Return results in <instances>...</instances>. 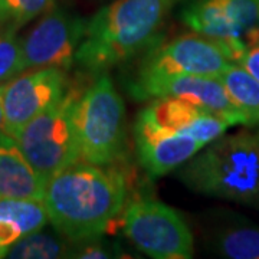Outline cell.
Here are the masks:
<instances>
[{
    "instance_id": "cell-11",
    "label": "cell",
    "mask_w": 259,
    "mask_h": 259,
    "mask_svg": "<svg viewBox=\"0 0 259 259\" xmlns=\"http://www.w3.org/2000/svg\"><path fill=\"white\" fill-rule=\"evenodd\" d=\"M130 94L136 100L176 97L210 111L232 125H246V120L232 102L219 78L200 75H177L143 83H131Z\"/></svg>"
},
{
    "instance_id": "cell-1",
    "label": "cell",
    "mask_w": 259,
    "mask_h": 259,
    "mask_svg": "<svg viewBox=\"0 0 259 259\" xmlns=\"http://www.w3.org/2000/svg\"><path fill=\"white\" fill-rule=\"evenodd\" d=\"M125 193L120 171L76 161L48 180L44 203L55 231L76 243L98 239L120 218Z\"/></svg>"
},
{
    "instance_id": "cell-5",
    "label": "cell",
    "mask_w": 259,
    "mask_h": 259,
    "mask_svg": "<svg viewBox=\"0 0 259 259\" xmlns=\"http://www.w3.org/2000/svg\"><path fill=\"white\" fill-rule=\"evenodd\" d=\"M78 97L75 91H66L59 101L29 121L15 137L30 166L45 182L81 160L74 122Z\"/></svg>"
},
{
    "instance_id": "cell-12",
    "label": "cell",
    "mask_w": 259,
    "mask_h": 259,
    "mask_svg": "<svg viewBox=\"0 0 259 259\" xmlns=\"http://www.w3.org/2000/svg\"><path fill=\"white\" fill-rule=\"evenodd\" d=\"M134 141L140 164L153 179L183 166L204 147L189 136L161 128L151 120L146 108L140 111L134 122Z\"/></svg>"
},
{
    "instance_id": "cell-13",
    "label": "cell",
    "mask_w": 259,
    "mask_h": 259,
    "mask_svg": "<svg viewBox=\"0 0 259 259\" xmlns=\"http://www.w3.org/2000/svg\"><path fill=\"white\" fill-rule=\"evenodd\" d=\"M146 111L161 128L189 136L203 146L222 137L231 127L222 117L176 97H160Z\"/></svg>"
},
{
    "instance_id": "cell-22",
    "label": "cell",
    "mask_w": 259,
    "mask_h": 259,
    "mask_svg": "<svg viewBox=\"0 0 259 259\" xmlns=\"http://www.w3.org/2000/svg\"><path fill=\"white\" fill-rule=\"evenodd\" d=\"M241 66H243L248 72H249L256 81L259 82V42L249 47L243 54L241 58L238 59V62Z\"/></svg>"
},
{
    "instance_id": "cell-17",
    "label": "cell",
    "mask_w": 259,
    "mask_h": 259,
    "mask_svg": "<svg viewBox=\"0 0 259 259\" xmlns=\"http://www.w3.org/2000/svg\"><path fill=\"white\" fill-rule=\"evenodd\" d=\"M214 252L231 259H259V226L229 225L213 236Z\"/></svg>"
},
{
    "instance_id": "cell-16",
    "label": "cell",
    "mask_w": 259,
    "mask_h": 259,
    "mask_svg": "<svg viewBox=\"0 0 259 259\" xmlns=\"http://www.w3.org/2000/svg\"><path fill=\"white\" fill-rule=\"evenodd\" d=\"M232 102L243 114L246 125H259V82L239 64L231 62L219 76Z\"/></svg>"
},
{
    "instance_id": "cell-8",
    "label": "cell",
    "mask_w": 259,
    "mask_h": 259,
    "mask_svg": "<svg viewBox=\"0 0 259 259\" xmlns=\"http://www.w3.org/2000/svg\"><path fill=\"white\" fill-rule=\"evenodd\" d=\"M231 59L214 40L197 33L182 35L164 45L151 47L131 83H143L177 75L219 78ZM130 83V85H131Z\"/></svg>"
},
{
    "instance_id": "cell-25",
    "label": "cell",
    "mask_w": 259,
    "mask_h": 259,
    "mask_svg": "<svg viewBox=\"0 0 259 259\" xmlns=\"http://www.w3.org/2000/svg\"><path fill=\"white\" fill-rule=\"evenodd\" d=\"M258 137H259V131H258Z\"/></svg>"
},
{
    "instance_id": "cell-18",
    "label": "cell",
    "mask_w": 259,
    "mask_h": 259,
    "mask_svg": "<svg viewBox=\"0 0 259 259\" xmlns=\"http://www.w3.org/2000/svg\"><path fill=\"white\" fill-rule=\"evenodd\" d=\"M69 241L58 232V235L36 231L23 236L8 248L6 258L15 259H52L72 256Z\"/></svg>"
},
{
    "instance_id": "cell-21",
    "label": "cell",
    "mask_w": 259,
    "mask_h": 259,
    "mask_svg": "<svg viewBox=\"0 0 259 259\" xmlns=\"http://www.w3.org/2000/svg\"><path fill=\"white\" fill-rule=\"evenodd\" d=\"M82 243V248H79L78 250H74L72 252V258H82V259H94V258H112L115 256L112 253V250H110L108 248H105L102 243L100 242H91L90 241H83L79 242Z\"/></svg>"
},
{
    "instance_id": "cell-7",
    "label": "cell",
    "mask_w": 259,
    "mask_h": 259,
    "mask_svg": "<svg viewBox=\"0 0 259 259\" xmlns=\"http://www.w3.org/2000/svg\"><path fill=\"white\" fill-rule=\"evenodd\" d=\"M124 235L156 259L193 256V235L182 214L154 199H136L121 213Z\"/></svg>"
},
{
    "instance_id": "cell-6",
    "label": "cell",
    "mask_w": 259,
    "mask_h": 259,
    "mask_svg": "<svg viewBox=\"0 0 259 259\" xmlns=\"http://www.w3.org/2000/svg\"><path fill=\"white\" fill-rule=\"evenodd\" d=\"M180 19L214 40L232 62L259 42V0H186Z\"/></svg>"
},
{
    "instance_id": "cell-23",
    "label": "cell",
    "mask_w": 259,
    "mask_h": 259,
    "mask_svg": "<svg viewBox=\"0 0 259 259\" xmlns=\"http://www.w3.org/2000/svg\"><path fill=\"white\" fill-rule=\"evenodd\" d=\"M0 133H5V108H3V85H0Z\"/></svg>"
},
{
    "instance_id": "cell-3",
    "label": "cell",
    "mask_w": 259,
    "mask_h": 259,
    "mask_svg": "<svg viewBox=\"0 0 259 259\" xmlns=\"http://www.w3.org/2000/svg\"><path fill=\"white\" fill-rule=\"evenodd\" d=\"M190 190L259 209V137L249 131L222 136L179 167Z\"/></svg>"
},
{
    "instance_id": "cell-9",
    "label": "cell",
    "mask_w": 259,
    "mask_h": 259,
    "mask_svg": "<svg viewBox=\"0 0 259 259\" xmlns=\"http://www.w3.org/2000/svg\"><path fill=\"white\" fill-rule=\"evenodd\" d=\"M87 22L61 9H51L22 39L23 71L58 68L68 71L75 62Z\"/></svg>"
},
{
    "instance_id": "cell-10",
    "label": "cell",
    "mask_w": 259,
    "mask_h": 259,
    "mask_svg": "<svg viewBox=\"0 0 259 259\" xmlns=\"http://www.w3.org/2000/svg\"><path fill=\"white\" fill-rule=\"evenodd\" d=\"M66 91V75L65 71L58 68L25 71L5 83V133L15 139L29 121L51 108Z\"/></svg>"
},
{
    "instance_id": "cell-19",
    "label": "cell",
    "mask_w": 259,
    "mask_h": 259,
    "mask_svg": "<svg viewBox=\"0 0 259 259\" xmlns=\"http://www.w3.org/2000/svg\"><path fill=\"white\" fill-rule=\"evenodd\" d=\"M18 28L8 25L0 33V85L16 78L23 71L22 39L16 33Z\"/></svg>"
},
{
    "instance_id": "cell-14",
    "label": "cell",
    "mask_w": 259,
    "mask_h": 259,
    "mask_svg": "<svg viewBox=\"0 0 259 259\" xmlns=\"http://www.w3.org/2000/svg\"><path fill=\"white\" fill-rule=\"evenodd\" d=\"M47 182L30 166L16 139L0 133V197L44 199Z\"/></svg>"
},
{
    "instance_id": "cell-26",
    "label": "cell",
    "mask_w": 259,
    "mask_h": 259,
    "mask_svg": "<svg viewBox=\"0 0 259 259\" xmlns=\"http://www.w3.org/2000/svg\"><path fill=\"white\" fill-rule=\"evenodd\" d=\"M0 20H2V19H0Z\"/></svg>"
},
{
    "instance_id": "cell-15",
    "label": "cell",
    "mask_w": 259,
    "mask_h": 259,
    "mask_svg": "<svg viewBox=\"0 0 259 259\" xmlns=\"http://www.w3.org/2000/svg\"><path fill=\"white\" fill-rule=\"evenodd\" d=\"M49 222L44 199L0 197V246L9 248L15 242Z\"/></svg>"
},
{
    "instance_id": "cell-4",
    "label": "cell",
    "mask_w": 259,
    "mask_h": 259,
    "mask_svg": "<svg viewBox=\"0 0 259 259\" xmlns=\"http://www.w3.org/2000/svg\"><path fill=\"white\" fill-rule=\"evenodd\" d=\"M74 122L81 160L108 166L125 146V105L111 78L100 74L75 104Z\"/></svg>"
},
{
    "instance_id": "cell-20",
    "label": "cell",
    "mask_w": 259,
    "mask_h": 259,
    "mask_svg": "<svg viewBox=\"0 0 259 259\" xmlns=\"http://www.w3.org/2000/svg\"><path fill=\"white\" fill-rule=\"evenodd\" d=\"M52 6L54 0H0V19L3 23L20 28L49 12Z\"/></svg>"
},
{
    "instance_id": "cell-2",
    "label": "cell",
    "mask_w": 259,
    "mask_h": 259,
    "mask_svg": "<svg viewBox=\"0 0 259 259\" xmlns=\"http://www.w3.org/2000/svg\"><path fill=\"white\" fill-rule=\"evenodd\" d=\"M177 0H115L87 22L75 62L94 75L154 47Z\"/></svg>"
},
{
    "instance_id": "cell-24",
    "label": "cell",
    "mask_w": 259,
    "mask_h": 259,
    "mask_svg": "<svg viewBox=\"0 0 259 259\" xmlns=\"http://www.w3.org/2000/svg\"><path fill=\"white\" fill-rule=\"evenodd\" d=\"M2 23H3V22L0 20V33H2V30H3V29H2Z\"/></svg>"
}]
</instances>
